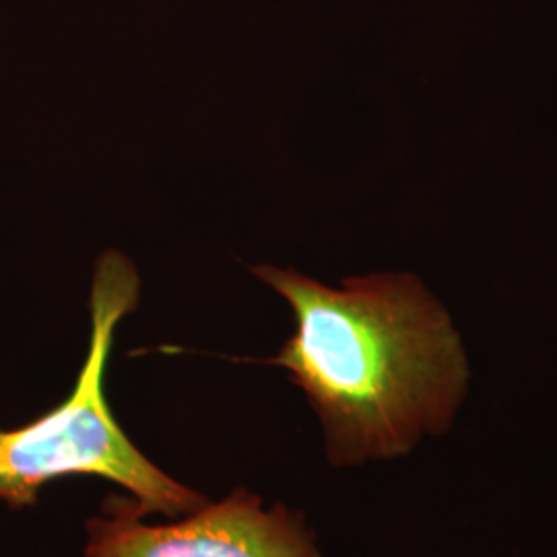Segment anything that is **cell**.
Instances as JSON below:
<instances>
[{
    "mask_svg": "<svg viewBox=\"0 0 557 557\" xmlns=\"http://www.w3.org/2000/svg\"><path fill=\"white\" fill-rule=\"evenodd\" d=\"M294 312L277 366L319 419L335 469L409 457L457 423L471 368L455 322L418 277L376 273L329 287L294 269L257 267Z\"/></svg>",
    "mask_w": 557,
    "mask_h": 557,
    "instance_id": "cell-1",
    "label": "cell"
},
{
    "mask_svg": "<svg viewBox=\"0 0 557 557\" xmlns=\"http://www.w3.org/2000/svg\"><path fill=\"white\" fill-rule=\"evenodd\" d=\"M139 294L135 264L116 250L101 255L89 296L91 335L73 391L40 418L0 430V504L36 508L41 490L66 478L103 479L151 517H182L209 502L140 450L106 395L116 329L137 310Z\"/></svg>",
    "mask_w": 557,
    "mask_h": 557,
    "instance_id": "cell-2",
    "label": "cell"
},
{
    "mask_svg": "<svg viewBox=\"0 0 557 557\" xmlns=\"http://www.w3.org/2000/svg\"><path fill=\"white\" fill-rule=\"evenodd\" d=\"M110 494L85 524L83 557H326L306 517L246 487L165 522Z\"/></svg>",
    "mask_w": 557,
    "mask_h": 557,
    "instance_id": "cell-3",
    "label": "cell"
}]
</instances>
